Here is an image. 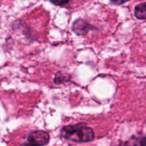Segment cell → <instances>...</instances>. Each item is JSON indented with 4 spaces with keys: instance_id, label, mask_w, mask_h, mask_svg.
I'll return each instance as SVG.
<instances>
[{
    "instance_id": "cell-1",
    "label": "cell",
    "mask_w": 146,
    "mask_h": 146,
    "mask_svg": "<svg viewBox=\"0 0 146 146\" xmlns=\"http://www.w3.org/2000/svg\"><path fill=\"white\" fill-rule=\"evenodd\" d=\"M60 135L67 141L75 143L91 142L95 138L94 130L84 123L65 125L61 129Z\"/></svg>"
},
{
    "instance_id": "cell-2",
    "label": "cell",
    "mask_w": 146,
    "mask_h": 146,
    "mask_svg": "<svg viewBox=\"0 0 146 146\" xmlns=\"http://www.w3.org/2000/svg\"><path fill=\"white\" fill-rule=\"evenodd\" d=\"M50 135L44 131H34L29 133L27 140L20 146H44L48 143Z\"/></svg>"
},
{
    "instance_id": "cell-3",
    "label": "cell",
    "mask_w": 146,
    "mask_h": 146,
    "mask_svg": "<svg viewBox=\"0 0 146 146\" xmlns=\"http://www.w3.org/2000/svg\"><path fill=\"white\" fill-rule=\"evenodd\" d=\"M96 27H94L83 19H78L76 20L72 25V30L77 35L84 36L92 30H96Z\"/></svg>"
},
{
    "instance_id": "cell-4",
    "label": "cell",
    "mask_w": 146,
    "mask_h": 146,
    "mask_svg": "<svg viewBox=\"0 0 146 146\" xmlns=\"http://www.w3.org/2000/svg\"><path fill=\"white\" fill-rule=\"evenodd\" d=\"M126 146H146V136L133 135L126 142Z\"/></svg>"
},
{
    "instance_id": "cell-5",
    "label": "cell",
    "mask_w": 146,
    "mask_h": 146,
    "mask_svg": "<svg viewBox=\"0 0 146 146\" xmlns=\"http://www.w3.org/2000/svg\"><path fill=\"white\" fill-rule=\"evenodd\" d=\"M135 16L138 19H146V2L141 3L135 7Z\"/></svg>"
},
{
    "instance_id": "cell-6",
    "label": "cell",
    "mask_w": 146,
    "mask_h": 146,
    "mask_svg": "<svg viewBox=\"0 0 146 146\" xmlns=\"http://www.w3.org/2000/svg\"><path fill=\"white\" fill-rule=\"evenodd\" d=\"M49 1L54 5L62 7V6H65L69 4L72 0H49Z\"/></svg>"
},
{
    "instance_id": "cell-7",
    "label": "cell",
    "mask_w": 146,
    "mask_h": 146,
    "mask_svg": "<svg viewBox=\"0 0 146 146\" xmlns=\"http://www.w3.org/2000/svg\"><path fill=\"white\" fill-rule=\"evenodd\" d=\"M111 2L114 5H121L125 2H128L130 0H110Z\"/></svg>"
}]
</instances>
